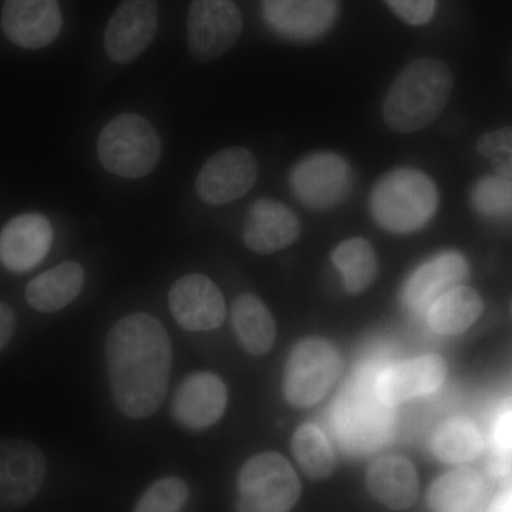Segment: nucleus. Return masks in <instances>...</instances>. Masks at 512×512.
<instances>
[{
  "label": "nucleus",
  "mask_w": 512,
  "mask_h": 512,
  "mask_svg": "<svg viewBox=\"0 0 512 512\" xmlns=\"http://www.w3.org/2000/svg\"><path fill=\"white\" fill-rule=\"evenodd\" d=\"M454 79L447 64L431 57L404 67L387 92L383 119L397 133H416L430 126L447 106Z\"/></svg>",
  "instance_id": "nucleus-2"
},
{
  "label": "nucleus",
  "mask_w": 512,
  "mask_h": 512,
  "mask_svg": "<svg viewBox=\"0 0 512 512\" xmlns=\"http://www.w3.org/2000/svg\"><path fill=\"white\" fill-rule=\"evenodd\" d=\"M84 279L82 265L74 261L63 262L30 281L25 291L26 301L37 312L62 311L80 295Z\"/></svg>",
  "instance_id": "nucleus-22"
},
{
  "label": "nucleus",
  "mask_w": 512,
  "mask_h": 512,
  "mask_svg": "<svg viewBox=\"0 0 512 512\" xmlns=\"http://www.w3.org/2000/svg\"><path fill=\"white\" fill-rule=\"evenodd\" d=\"M440 356H420L384 367L375 382L377 396L389 406L437 392L446 379Z\"/></svg>",
  "instance_id": "nucleus-17"
},
{
  "label": "nucleus",
  "mask_w": 512,
  "mask_h": 512,
  "mask_svg": "<svg viewBox=\"0 0 512 512\" xmlns=\"http://www.w3.org/2000/svg\"><path fill=\"white\" fill-rule=\"evenodd\" d=\"M483 477L473 468L448 471L431 484L427 501L436 512H470L483 498Z\"/></svg>",
  "instance_id": "nucleus-25"
},
{
  "label": "nucleus",
  "mask_w": 512,
  "mask_h": 512,
  "mask_svg": "<svg viewBox=\"0 0 512 512\" xmlns=\"http://www.w3.org/2000/svg\"><path fill=\"white\" fill-rule=\"evenodd\" d=\"M170 312L187 332H210L220 328L227 315L224 296L208 276L185 275L168 295Z\"/></svg>",
  "instance_id": "nucleus-13"
},
{
  "label": "nucleus",
  "mask_w": 512,
  "mask_h": 512,
  "mask_svg": "<svg viewBox=\"0 0 512 512\" xmlns=\"http://www.w3.org/2000/svg\"><path fill=\"white\" fill-rule=\"evenodd\" d=\"M269 28L293 42H311L325 35L339 12V0H261Z\"/></svg>",
  "instance_id": "nucleus-14"
},
{
  "label": "nucleus",
  "mask_w": 512,
  "mask_h": 512,
  "mask_svg": "<svg viewBox=\"0 0 512 512\" xmlns=\"http://www.w3.org/2000/svg\"><path fill=\"white\" fill-rule=\"evenodd\" d=\"M157 29V0H123L107 25L104 49L113 62H133L151 45Z\"/></svg>",
  "instance_id": "nucleus-12"
},
{
  "label": "nucleus",
  "mask_w": 512,
  "mask_h": 512,
  "mask_svg": "<svg viewBox=\"0 0 512 512\" xmlns=\"http://www.w3.org/2000/svg\"><path fill=\"white\" fill-rule=\"evenodd\" d=\"M375 382L372 377L356 375L330 414L335 439L353 456L375 453L393 434V407L377 396Z\"/></svg>",
  "instance_id": "nucleus-3"
},
{
  "label": "nucleus",
  "mask_w": 512,
  "mask_h": 512,
  "mask_svg": "<svg viewBox=\"0 0 512 512\" xmlns=\"http://www.w3.org/2000/svg\"><path fill=\"white\" fill-rule=\"evenodd\" d=\"M439 194L431 178L413 168H396L377 181L370 210L380 227L396 234L417 231L433 217Z\"/></svg>",
  "instance_id": "nucleus-4"
},
{
  "label": "nucleus",
  "mask_w": 512,
  "mask_h": 512,
  "mask_svg": "<svg viewBox=\"0 0 512 512\" xmlns=\"http://www.w3.org/2000/svg\"><path fill=\"white\" fill-rule=\"evenodd\" d=\"M52 244L53 228L46 217L18 215L0 231V262L13 274H26L46 258Z\"/></svg>",
  "instance_id": "nucleus-18"
},
{
  "label": "nucleus",
  "mask_w": 512,
  "mask_h": 512,
  "mask_svg": "<svg viewBox=\"0 0 512 512\" xmlns=\"http://www.w3.org/2000/svg\"><path fill=\"white\" fill-rule=\"evenodd\" d=\"M232 326L238 342L251 355H265L274 346L275 320L265 303L251 293L238 296L234 302Z\"/></svg>",
  "instance_id": "nucleus-23"
},
{
  "label": "nucleus",
  "mask_w": 512,
  "mask_h": 512,
  "mask_svg": "<svg viewBox=\"0 0 512 512\" xmlns=\"http://www.w3.org/2000/svg\"><path fill=\"white\" fill-rule=\"evenodd\" d=\"M259 165L244 147L225 148L202 165L195 190L208 205H224L247 195L258 178Z\"/></svg>",
  "instance_id": "nucleus-11"
},
{
  "label": "nucleus",
  "mask_w": 512,
  "mask_h": 512,
  "mask_svg": "<svg viewBox=\"0 0 512 512\" xmlns=\"http://www.w3.org/2000/svg\"><path fill=\"white\" fill-rule=\"evenodd\" d=\"M292 450L299 466L312 478H326L332 473V448L322 430L315 424H303L293 434Z\"/></svg>",
  "instance_id": "nucleus-28"
},
{
  "label": "nucleus",
  "mask_w": 512,
  "mask_h": 512,
  "mask_svg": "<svg viewBox=\"0 0 512 512\" xmlns=\"http://www.w3.org/2000/svg\"><path fill=\"white\" fill-rule=\"evenodd\" d=\"M332 262L339 269L346 291L359 293L375 281L377 258L372 244L363 238L342 242L333 251Z\"/></svg>",
  "instance_id": "nucleus-27"
},
{
  "label": "nucleus",
  "mask_w": 512,
  "mask_h": 512,
  "mask_svg": "<svg viewBox=\"0 0 512 512\" xmlns=\"http://www.w3.org/2000/svg\"><path fill=\"white\" fill-rule=\"evenodd\" d=\"M471 204L481 217L495 221L512 220V180L501 175H487L474 184Z\"/></svg>",
  "instance_id": "nucleus-29"
},
{
  "label": "nucleus",
  "mask_w": 512,
  "mask_h": 512,
  "mask_svg": "<svg viewBox=\"0 0 512 512\" xmlns=\"http://www.w3.org/2000/svg\"><path fill=\"white\" fill-rule=\"evenodd\" d=\"M491 440L498 453L512 456V402L505 403L491 424Z\"/></svg>",
  "instance_id": "nucleus-33"
},
{
  "label": "nucleus",
  "mask_w": 512,
  "mask_h": 512,
  "mask_svg": "<svg viewBox=\"0 0 512 512\" xmlns=\"http://www.w3.org/2000/svg\"><path fill=\"white\" fill-rule=\"evenodd\" d=\"M487 512H512V483L494 498Z\"/></svg>",
  "instance_id": "nucleus-36"
},
{
  "label": "nucleus",
  "mask_w": 512,
  "mask_h": 512,
  "mask_svg": "<svg viewBox=\"0 0 512 512\" xmlns=\"http://www.w3.org/2000/svg\"><path fill=\"white\" fill-rule=\"evenodd\" d=\"M187 28L191 55L200 62H211L238 42L241 12L232 0H192Z\"/></svg>",
  "instance_id": "nucleus-8"
},
{
  "label": "nucleus",
  "mask_w": 512,
  "mask_h": 512,
  "mask_svg": "<svg viewBox=\"0 0 512 512\" xmlns=\"http://www.w3.org/2000/svg\"><path fill=\"white\" fill-rule=\"evenodd\" d=\"M227 386L211 372H197L185 377L175 390L173 416L188 430H204L217 423L227 409Z\"/></svg>",
  "instance_id": "nucleus-16"
},
{
  "label": "nucleus",
  "mask_w": 512,
  "mask_h": 512,
  "mask_svg": "<svg viewBox=\"0 0 512 512\" xmlns=\"http://www.w3.org/2000/svg\"><path fill=\"white\" fill-rule=\"evenodd\" d=\"M46 478V458L36 444L0 440V511L20 510L39 493Z\"/></svg>",
  "instance_id": "nucleus-10"
},
{
  "label": "nucleus",
  "mask_w": 512,
  "mask_h": 512,
  "mask_svg": "<svg viewBox=\"0 0 512 512\" xmlns=\"http://www.w3.org/2000/svg\"><path fill=\"white\" fill-rule=\"evenodd\" d=\"M289 184L306 207L326 210L339 204L352 187V170L345 158L330 151L303 157L293 165Z\"/></svg>",
  "instance_id": "nucleus-9"
},
{
  "label": "nucleus",
  "mask_w": 512,
  "mask_h": 512,
  "mask_svg": "<svg viewBox=\"0 0 512 512\" xmlns=\"http://www.w3.org/2000/svg\"><path fill=\"white\" fill-rule=\"evenodd\" d=\"M190 497L184 480L164 477L147 488L141 495L134 512H180Z\"/></svg>",
  "instance_id": "nucleus-30"
},
{
  "label": "nucleus",
  "mask_w": 512,
  "mask_h": 512,
  "mask_svg": "<svg viewBox=\"0 0 512 512\" xmlns=\"http://www.w3.org/2000/svg\"><path fill=\"white\" fill-rule=\"evenodd\" d=\"M299 495V478L281 454H258L241 468L238 512H289Z\"/></svg>",
  "instance_id": "nucleus-6"
},
{
  "label": "nucleus",
  "mask_w": 512,
  "mask_h": 512,
  "mask_svg": "<svg viewBox=\"0 0 512 512\" xmlns=\"http://www.w3.org/2000/svg\"><path fill=\"white\" fill-rule=\"evenodd\" d=\"M467 276V259L460 252H441L423 262L407 279L404 305L416 313L427 312L437 298L466 281Z\"/></svg>",
  "instance_id": "nucleus-19"
},
{
  "label": "nucleus",
  "mask_w": 512,
  "mask_h": 512,
  "mask_svg": "<svg viewBox=\"0 0 512 512\" xmlns=\"http://www.w3.org/2000/svg\"><path fill=\"white\" fill-rule=\"evenodd\" d=\"M477 151L490 161L495 173L512 180V126L483 134L477 141Z\"/></svg>",
  "instance_id": "nucleus-31"
},
{
  "label": "nucleus",
  "mask_w": 512,
  "mask_h": 512,
  "mask_svg": "<svg viewBox=\"0 0 512 512\" xmlns=\"http://www.w3.org/2000/svg\"><path fill=\"white\" fill-rule=\"evenodd\" d=\"M484 450V439L476 424L466 417H454L441 424L433 437V451L448 464L476 460Z\"/></svg>",
  "instance_id": "nucleus-26"
},
{
  "label": "nucleus",
  "mask_w": 512,
  "mask_h": 512,
  "mask_svg": "<svg viewBox=\"0 0 512 512\" xmlns=\"http://www.w3.org/2000/svg\"><path fill=\"white\" fill-rule=\"evenodd\" d=\"M403 22L412 26L427 25L434 16L436 0H386Z\"/></svg>",
  "instance_id": "nucleus-32"
},
{
  "label": "nucleus",
  "mask_w": 512,
  "mask_h": 512,
  "mask_svg": "<svg viewBox=\"0 0 512 512\" xmlns=\"http://www.w3.org/2000/svg\"><path fill=\"white\" fill-rule=\"evenodd\" d=\"M483 312V301L473 288L458 285L437 298L427 311V322L439 335H458Z\"/></svg>",
  "instance_id": "nucleus-24"
},
{
  "label": "nucleus",
  "mask_w": 512,
  "mask_h": 512,
  "mask_svg": "<svg viewBox=\"0 0 512 512\" xmlns=\"http://www.w3.org/2000/svg\"><path fill=\"white\" fill-rule=\"evenodd\" d=\"M511 315H512V301H511Z\"/></svg>",
  "instance_id": "nucleus-37"
},
{
  "label": "nucleus",
  "mask_w": 512,
  "mask_h": 512,
  "mask_svg": "<svg viewBox=\"0 0 512 512\" xmlns=\"http://www.w3.org/2000/svg\"><path fill=\"white\" fill-rule=\"evenodd\" d=\"M301 227L295 212L282 202L256 201L245 222L244 242L255 254L269 255L288 248L299 237Z\"/></svg>",
  "instance_id": "nucleus-20"
},
{
  "label": "nucleus",
  "mask_w": 512,
  "mask_h": 512,
  "mask_svg": "<svg viewBox=\"0 0 512 512\" xmlns=\"http://www.w3.org/2000/svg\"><path fill=\"white\" fill-rule=\"evenodd\" d=\"M106 365L114 404L130 419H147L163 406L173 348L163 323L138 312L114 323L106 338Z\"/></svg>",
  "instance_id": "nucleus-1"
},
{
  "label": "nucleus",
  "mask_w": 512,
  "mask_h": 512,
  "mask_svg": "<svg viewBox=\"0 0 512 512\" xmlns=\"http://www.w3.org/2000/svg\"><path fill=\"white\" fill-rule=\"evenodd\" d=\"M16 328V319L12 309L6 303L0 302V350L5 349Z\"/></svg>",
  "instance_id": "nucleus-34"
},
{
  "label": "nucleus",
  "mask_w": 512,
  "mask_h": 512,
  "mask_svg": "<svg viewBox=\"0 0 512 512\" xmlns=\"http://www.w3.org/2000/svg\"><path fill=\"white\" fill-rule=\"evenodd\" d=\"M367 487L373 497L393 510L410 507L419 494V480L413 464L396 456L379 458L370 466Z\"/></svg>",
  "instance_id": "nucleus-21"
},
{
  "label": "nucleus",
  "mask_w": 512,
  "mask_h": 512,
  "mask_svg": "<svg viewBox=\"0 0 512 512\" xmlns=\"http://www.w3.org/2000/svg\"><path fill=\"white\" fill-rule=\"evenodd\" d=\"M488 473L497 480L510 476L512 473V458L510 454L498 453L488 461Z\"/></svg>",
  "instance_id": "nucleus-35"
},
{
  "label": "nucleus",
  "mask_w": 512,
  "mask_h": 512,
  "mask_svg": "<svg viewBox=\"0 0 512 512\" xmlns=\"http://www.w3.org/2000/svg\"><path fill=\"white\" fill-rule=\"evenodd\" d=\"M338 350L325 339H305L293 348L285 367L284 393L296 407H311L329 392L340 373Z\"/></svg>",
  "instance_id": "nucleus-7"
},
{
  "label": "nucleus",
  "mask_w": 512,
  "mask_h": 512,
  "mask_svg": "<svg viewBox=\"0 0 512 512\" xmlns=\"http://www.w3.org/2000/svg\"><path fill=\"white\" fill-rule=\"evenodd\" d=\"M100 163L123 178H141L160 163L161 141L156 128L137 114H121L100 133Z\"/></svg>",
  "instance_id": "nucleus-5"
},
{
  "label": "nucleus",
  "mask_w": 512,
  "mask_h": 512,
  "mask_svg": "<svg viewBox=\"0 0 512 512\" xmlns=\"http://www.w3.org/2000/svg\"><path fill=\"white\" fill-rule=\"evenodd\" d=\"M63 20L57 0H5L2 29L10 42L37 50L55 42Z\"/></svg>",
  "instance_id": "nucleus-15"
}]
</instances>
